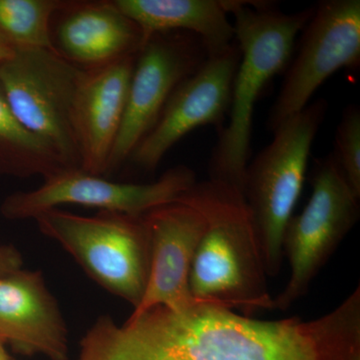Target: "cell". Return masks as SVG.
<instances>
[{"instance_id": "277c9868", "label": "cell", "mask_w": 360, "mask_h": 360, "mask_svg": "<svg viewBox=\"0 0 360 360\" xmlns=\"http://www.w3.org/2000/svg\"><path fill=\"white\" fill-rule=\"evenodd\" d=\"M326 111L324 99L309 104L272 132L274 139L246 167L241 193L267 276L281 271L284 231L302 194L310 150Z\"/></svg>"}, {"instance_id": "9c48e42d", "label": "cell", "mask_w": 360, "mask_h": 360, "mask_svg": "<svg viewBox=\"0 0 360 360\" xmlns=\"http://www.w3.org/2000/svg\"><path fill=\"white\" fill-rule=\"evenodd\" d=\"M44 180L37 189L7 196L0 206L1 214L11 220L34 219L45 210L73 205L142 217L174 202L198 181L186 165L170 168L150 184L112 181L82 169L65 170Z\"/></svg>"}, {"instance_id": "3957f363", "label": "cell", "mask_w": 360, "mask_h": 360, "mask_svg": "<svg viewBox=\"0 0 360 360\" xmlns=\"http://www.w3.org/2000/svg\"><path fill=\"white\" fill-rule=\"evenodd\" d=\"M224 2L227 13L234 18V39L241 56L232 85L229 125L220 129L213 148L210 179L241 191L255 103L271 78L288 68L296 37L314 15L315 6L288 14L269 2Z\"/></svg>"}, {"instance_id": "7c38bea8", "label": "cell", "mask_w": 360, "mask_h": 360, "mask_svg": "<svg viewBox=\"0 0 360 360\" xmlns=\"http://www.w3.org/2000/svg\"><path fill=\"white\" fill-rule=\"evenodd\" d=\"M143 217L150 236V267L146 292L131 315L155 307L182 309L196 304L189 290V274L205 219L179 200L156 207Z\"/></svg>"}, {"instance_id": "5b68a950", "label": "cell", "mask_w": 360, "mask_h": 360, "mask_svg": "<svg viewBox=\"0 0 360 360\" xmlns=\"http://www.w3.org/2000/svg\"><path fill=\"white\" fill-rule=\"evenodd\" d=\"M97 284L139 307L150 267V236L143 215L99 212L94 217L51 208L34 219Z\"/></svg>"}, {"instance_id": "7402d4cb", "label": "cell", "mask_w": 360, "mask_h": 360, "mask_svg": "<svg viewBox=\"0 0 360 360\" xmlns=\"http://www.w3.org/2000/svg\"><path fill=\"white\" fill-rule=\"evenodd\" d=\"M14 53H15V49L0 37V65H4L8 59L13 58Z\"/></svg>"}, {"instance_id": "30bf717a", "label": "cell", "mask_w": 360, "mask_h": 360, "mask_svg": "<svg viewBox=\"0 0 360 360\" xmlns=\"http://www.w3.org/2000/svg\"><path fill=\"white\" fill-rule=\"evenodd\" d=\"M300 51L286 68L269 113L270 132L304 110L314 92L336 71L360 63L359 0H324L302 30Z\"/></svg>"}, {"instance_id": "2e32d148", "label": "cell", "mask_w": 360, "mask_h": 360, "mask_svg": "<svg viewBox=\"0 0 360 360\" xmlns=\"http://www.w3.org/2000/svg\"><path fill=\"white\" fill-rule=\"evenodd\" d=\"M141 27L144 41L155 33L184 32L200 37L208 58L234 44L233 25L224 0H112Z\"/></svg>"}, {"instance_id": "ac0fdd59", "label": "cell", "mask_w": 360, "mask_h": 360, "mask_svg": "<svg viewBox=\"0 0 360 360\" xmlns=\"http://www.w3.org/2000/svg\"><path fill=\"white\" fill-rule=\"evenodd\" d=\"M314 360H360V288L329 314L304 322Z\"/></svg>"}, {"instance_id": "8992f818", "label": "cell", "mask_w": 360, "mask_h": 360, "mask_svg": "<svg viewBox=\"0 0 360 360\" xmlns=\"http://www.w3.org/2000/svg\"><path fill=\"white\" fill-rule=\"evenodd\" d=\"M84 75L53 49H18L0 65V84L14 115L68 169H80L73 111Z\"/></svg>"}, {"instance_id": "44dd1931", "label": "cell", "mask_w": 360, "mask_h": 360, "mask_svg": "<svg viewBox=\"0 0 360 360\" xmlns=\"http://www.w3.org/2000/svg\"><path fill=\"white\" fill-rule=\"evenodd\" d=\"M22 269V257L13 245H0V276Z\"/></svg>"}, {"instance_id": "6da1fadb", "label": "cell", "mask_w": 360, "mask_h": 360, "mask_svg": "<svg viewBox=\"0 0 360 360\" xmlns=\"http://www.w3.org/2000/svg\"><path fill=\"white\" fill-rule=\"evenodd\" d=\"M79 360H314L298 317L262 321L196 304L155 307L123 326L101 317L82 342Z\"/></svg>"}, {"instance_id": "52a82bcc", "label": "cell", "mask_w": 360, "mask_h": 360, "mask_svg": "<svg viewBox=\"0 0 360 360\" xmlns=\"http://www.w3.org/2000/svg\"><path fill=\"white\" fill-rule=\"evenodd\" d=\"M312 193L302 213L291 217L283 236V255L290 274L274 298L285 311L309 292L322 267L359 219V198L352 193L333 153L315 161Z\"/></svg>"}, {"instance_id": "8fae6325", "label": "cell", "mask_w": 360, "mask_h": 360, "mask_svg": "<svg viewBox=\"0 0 360 360\" xmlns=\"http://www.w3.org/2000/svg\"><path fill=\"white\" fill-rule=\"evenodd\" d=\"M238 45L207 58L174 90L155 127L130 155L129 162L153 172L175 144L198 127L224 124L231 108L232 85L240 60Z\"/></svg>"}, {"instance_id": "ffe728a7", "label": "cell", "mask_w": 360, "mask_h": 360, "mask_svg": "<svg viewBox=\"0 0 360 360\" xmlns=\"http://www.w3.org/2000/svg\"><path fill=\"white\" fill-rule=\"evenodd\" d=\"M345 181L360 200V110L349 105L343 111L335 134L333 151Z\"/></svg>"}, {"instance_id": "9a60e30c", "label": "cell", "mask_w": 360, "mask_h": 360, "mask_svg": "<svg viewBox=\"0 0 360 360\" xmlns=\"http://www.w3.org/2000/svg\"><path fill=\"white\" fill-rule=\"evenodd\" d=\"M54 18V51L82 70L137 56L144 44L141 27L112 1H68Z\"/></svg>"}, {"instance_id": "603a6c76", "label": "cell", "mask_w": 360, "mask_h": 360, "mask_svg": "<svg viewBox=\"0 0 360 360\" xmlns=\"http://www.w3.org/2000/svg\"><path fill=\"white\" fill-rule=\"evenodd\" d=\"M0 360H11L9 354H7L6 345L0 340Z\"/></svg>"}, {"instance_id": "d6986e66", "label": "cell", "mask_w": 360, "mask_h": 360, "mask_svg": "<svg viewBox=\"0 0 360 360\" xmlns=\"http://www.w3.org/2000/svg\"><path fill=\"white\" fill-rule=\"evenodd\" d=\"M66 4L61 0H0V37L15 51L53 49L52 20Z\"/></svg>"}, {"instance_id": "5bb4252c", "label": "cell", "mask_w": 360, "mask_h": 360, "mask_svg": "<svg viewBox=\"0 0 360 360\" xmlns=\"http://www.w3.org/2000/svg\"><path fill=\"white\" fill-rule=\"evenodd\" d=\"M136 56L84 70L73 111L80 169L105 177L122 124Z\"/></svg>"}, {"instance_id": "ba28073f", "label": "cell", "mask_w": 360, "mask_h": 360, "mask_svg": "<svg viewBox=\"0 0 360 360\" xmlns=\"http://www.w3.org/2000/svg\"><path fill=\"white\" fill-rule=\"evenodd\" d=\"M207 58L203 42L193 33L149 35L135 60L124 115L105 177L129 162L134 149L155 127L174 90Z\"/></svg>"}, {"instance_id": "7a4b0ae2", "label": "cell", "mask_w": 360, "mask_h": 360, "mask_svg": "<svg viewBox=\"0 0 360 360\" xmlns=\"http://www.w3.org/2000/svg\"><path fill=\"white\" fill-rule=\"evenodd\" d=\"M198 210L205 231L194 255L189 290L194 302L251 317L274 309V297L243 193L219 180L196 181L177 200Z\"/></svg>"}, {"instance_id": "e0dca14e", "label": "cell", "mask_w": 360, "mask_h": 360, "mask_svg": "<svg viewBox=\"0 0 360 360\" xmlns=\"http://www.w3.org/2000/svg\"><path fill=\"white\" fill-rule=\"evenodd\" d=\"M65 170L58 153L21 124L0 84V175L45 179Z\"/></svg>"}, {"instance_id": "4fadbf2b", "label": "cell", "mask_w": 360, "mask_h": 360, "mask_svg": "<svg viewBox=\"0 0 360 360\" xmlns=\"http://www.w3.org/2000/svg\"><path fill=\"white\" fill-rule=\"evenodd\" d=\"M0 340L22 354L68 359V326L41 272L0 276Z\"/></svg>"}]
</instances>
